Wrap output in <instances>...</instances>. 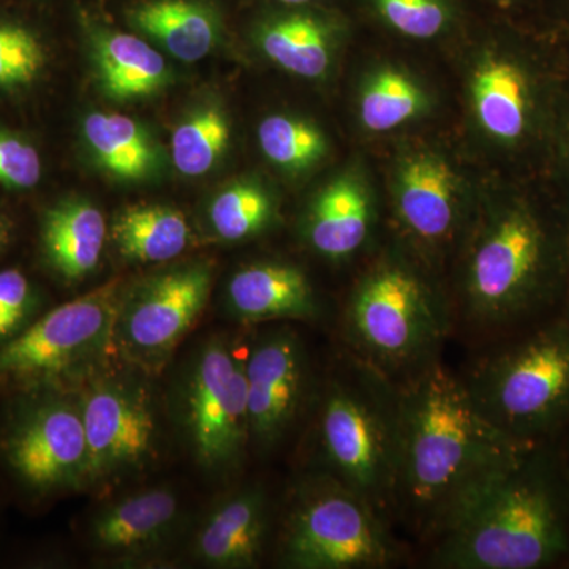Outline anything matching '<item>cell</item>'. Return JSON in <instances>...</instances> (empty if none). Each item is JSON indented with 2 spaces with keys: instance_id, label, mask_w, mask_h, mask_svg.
Wrapping results in <instances>:
<instances>
[{
  "instance_id": "24",
  "label": "cell",
  "mask_w": 569,
  "mask_h": 569,
  "mask_svg": "<svg viewBox=\"0 0 569 569\" xmlns=\"http://www.w3.org/2000/svg\"><path fill=\"white\" fill-rule=\"evenodd\" d=\"M190 236L183 213L168 206H132L123 209L112 224L119 253L137 263L174 260L189 246Z\"/></svg>"
},
{
  "instance_id": "7",
  "label": "cell",
  "mask_w": 569,
  "mask_h": 569,
  "mask_svg": "<svg viewBox=\"0 0 569 569\" xmlns=\"http://www.w3.org/2000/svg\"><path fill=\"white\" fill-rule=\"evenodd\" d=\"M302 488L284 520V567L372 569L400 560L385 515L365 497L323 473Z\"/></svg>"
},
{
  "instance_id": "14",
  "label": "cell",
  "mask_w": 569,
  "mask_h": 569,
  "mask_svg": "<svg viewBox=\"0 0 569 569\" xmlns=\"http://www.w3.org/2000/svg\"><path fill=\"white\" fill-rule=\"evenodd\" d=\"M269 531L268 497L260 488L224 498L194 538V556L213 568H252L263 556Z\"/></svg>"
},
{
  "instance_id": "9",
  "label": "cell",
  "mask_w": 569,
  "mask_h": 569,
  "mask_svg": "<svg viewBox=\"0 0 569 569\" xmlns=\"http://www.w3.org/2000/svg\"><path fill=\"white\" fill-rule=\"evenodd\" d=\"M183 425L194 458L208 470L241 462L250 438L246 359L211 340L194 359L183 391Z\"/></svg>"
},
{
  "instance_id": "37",
  "label": "cell",
  "mask_w": 569,
  "mask_h": 569,
  "mask_svg": "<svg viewBox=\"0 0 569 569\" xmlns=\"http://www.w3.org/2000/svg\"><path fill=\"white\" fill-rule=\"evenodd\" d=\"M277 7H312L320 3V0H268Z\"/></svg>"
},
{
  "instance_id": "35",
  "label": "cell",
  "mask_w": 569,
  "mask_h": 569,
  "mask_svg": "<svg viewBox=\"0 0 569 569\" xmlns=\"http://www.w3.org/2000/svg\"><path fill=\"white\" fill-rule=\"evenodd\" d=\"M493 6L503 11L538 9L542 11V0H492Z\"/></svg>"
},
{
  "instance_id": "38",
  "label": "cell",
  "mask_w": 569,
  "mask_h": 569,
  "mask_svg": "<svg viewBox=\"0 0 569 569\" xmlns=\"http://www.w3.org/2000/svg\"><path fill=\"white\" fill-rule=\"evenodd\" d=\"M561 298H565V305H567V317L569 320V252H568V263H567V274H565V283H563V293H561Z\"/></svg>"
},
{
  "instance_id": "18",
  "label": "cell",
  "mask_w": 569,
  "mask_h": 569,
  "mask_svg": "<svg viewBox=\"0 0 569 569\" xmlns=\"http://www.w3.org/2000/svg\"><path fill=\"white\" fill-rule=\"evenodd\" d=\"M92 37L93 56L103 91L114 99H137L159 91L168 81L163 56L137 33L114 31L92 11L78 10Z\"/></svg>"
},
{
  "instance_id": "21",
  "label": "cell",
  "mask_w": 569,
  "mask_h": 569,
  "mask_svg": "<svg viewBox=\"0 0 569 569\" xmlns=\"http://www.w3.org/2000/svg\"><path fill=\"white\" fill-rule=\"evenodd\" d=\"M313 7H277L258 24V43L277 66L302 78H320L329 66L331 28Z\"/></svg>"
},
{
  "instance_id": "8",
  "label": "cell",
  "mask_w": 569,
  "mask_h": 569,
  "mask_svg": "<svg viewBox=\"0 0 569 569\" xmlns=\"http://www.w3.org/2000/svg\"><path fill=\"white\" fill-rule=\"evenodd\" d=\"M121 287L110 282L56 307L0 347V387L89 381L114 347Z\"/></svg>"
},
{
  "instance_id": "26",
  "label": "cell",
  "mask_w": 569,
  "mask_h": 569,
  "mask_svg": "<svg viewBox=\"0 0 569 569\" xmlns=\"http://www.w3.org/2000/svg\"><path fill=\"white\" fill-rule=\"evenodd\" d=\"M230 141V126L219 108L194 112L171 134V159L179 173L201 176L216 167Z\"/></svg>"
},
{
  "instance_id": "28",
  "label": "cell",
  "mask_w": 569,
  "mask_h": 569,
  "mask_svg": "<svg viewBox=\"0 0 569 569\" xmlns=\"http://www.w3.org/2000/svg\"><path fill=\"white\" fill-rule=\"evenodd\" d=\"M209 219L223 241L238 242L260 233L271 219V201L252 183H234L217 194Z\"/></svg>"
},
{
  "instance_id": "31",
  "label": "cell",
  "mask_w": 569,
  "mask_h": 569,
  "mask_svg": "<svg viewBox=\"0 0 569 569\" xmlns=\"http://www.w3.org/2000/svg\"><path fill=\"white\" fill-rule=\"evenodd\" d=\"M373 14L410 39L429 40L447 31L455 17L451 0H365Z\"/></svg>"
},
{
  "instance_id": "10",
  "label": "cell",
  "mask_w": 569,
  "mask_h": 569,
  "mask_svg": "<svg viewBox=\"0 0 569 569\" xmlns=\"http://www.w3.org/2000/svg\"><path fill=\"white\" fill-rule=\"evenodd\" d=\"M208 264L181 266L121 295L114 325V347L141 369L159 370L192 331L211 293Z\"/></svg>"
},
{
  "instance_id": "11",
  "label": "cell",
  "mask_w": 569,
  "mask_h": 569,
  "mask_svg": "<svg viewBox=\"0 0 569 569\" xmlns=\"http://www.w3.org/2000/svg\"><path fill=\"white\" fill-rule=\"evenodd\" d=\"M2 449L11 471L36 492L77 489L91 482L80 403L41 397L14 417Z\"/></svg>"
},
{
  "instance_id": "3",
  "label": "cell",
  "mask_w": 569,
  "mask_h": 569,
  "mask_svg": "<svg viewBox=\"0 0 569 569\" xmlns=\"http://www.w3.org/2000/svg\"><path fill=\"white\" fill-rule=\"evenodd\" d=\"M316 422L321 473L395 512L400 383L350 353L326 381Z\"/></svg>"
},
{
  "instance_id": "36",
  "label": "cell",
  "mask_w": 569,
  "mask_h": 569,
  "mask_svg": "<svg viewBox=\"0 0 569 569\" xmlns=\"http://www.w3.org/2000/svg\"><path fill=\"white\" fill-rule=\"evenodd\" d=\"M557 130H561V157H563L565 167L569 173V102L567 116Z\"/></svg>"
},
{
  "instance_id": "25",
  "label": "cell",
  "mask_w": 569,
  "mask_h": 569,
  "mask_svg": "<svg viewBox=\"0 0 569 569\" xmlns=\"http://www.w3.org/2000/svg\"><path fill=\"white\" fill-rule=\"evenodd\" d=\"M82 133L103 170L126 181L148 178L157 163L151 138L140 123L119 112H92Z\"/></svg>"
},
{
  "instance_id": "1",
  "label": "cell",
  "mask_w": 569,
  "mask_h": 569,
  "mask_svg": "<svg viewBox=\"0 0 569 569\" xmlns=\"http://www.w3.org/2000/svg\"><path fill=\"white\" fill-rule=\"evenodd\" d=\"M535 448L482 417L466 381L437 359L400 383L395 512L430 539L463 497Z\"/></svg>"
},
{
  "instance_id": "29",
  "label": "cell",
  "mask_w": 569,
  "mask_h": 569,
  "mask_svg": "<svg viewBox=\"0 0 569 569\" xmlns=\"http://www.w3.org/2000/svg\"><path fill=\"white\" fill-rule=\"evenodd\" d=\"M261 151L288 170H305L323 157L326 144L316 127L288 116H271L258 127Z\"/></svg>"
},
{
  "instance_id": "15",
  "label": "cell",
  "mask_w": 569,
  "mask_h": 569,
  "mask_svg": "<svg viewBox=\"0 0 569 569\" xmlns=\"http://www.w3.org/2000/svg\"><path fill=\"white\" fill-rule=\"evenodd\" d=\"M538 81L526 63L490 59L473 82L478 118L486 132L507 144H520L537 132Z\"/></svg>"
},
{
  "instance_id": "34",
  "label": "cell",
  "mask_w": 569,
  "mask_h": 569,
  "mask_svg": "<svg viewBox=\"0 0 569 569\" xmlns=\"http://www.w3.org/2000/svg\"><path fill=\"white\" fill-rule=\"evenodd\" d=\"M542 14L559 31L569 32V0H542Z\"/></svg>"
},
{
  "instance_id": "6",
  "label": "cell",
  "mask_w": 569,
  "mask_h": 569,
  "mask_svg": "<svg viewBox=\"0 0 569 569\" xmlns=\"http://www.w3.org/2000/svg\"><path fill=\"white\" fill-rule=\"evenodd\" d=\"M451 323L413 272L383 266L351 295L343 331L351 353L399 383L440 359Z\"/></svg>"
},
{
  "instance_id": "17",
  "label": "cell",
  "mask_w": 569,
  "mask_h": 569,
  "mask_svg": "<svg viewBox=\"0 0 569 569\" xmlns=\"http://www.w3.org/2000/svg\"><path fill=\"white\" fill-rule=\"evenodd\" d=\"M179 498L170 489H149L103 509L91 527L92 545L114 557H137L162 545L178 522Z\"/></svg>"
},
{
  "instance_id": "19",
  "label": "cell",
  "mask_w": 569,
  "mask_h": 569,
  "mask_svg": "<svg viewBox=\"0 0 569 569\" xmlns=\"http://www.w3.org/2000/svg\"><path fill=\"white\" fill-rule=\"evenodd\" d=\"M228 305L239 320H309L318 313L305 272L288 264H253L236 272L228 284Z\"/></svg>"
},
{
  "instance_id": "30",
  "label": "cell",
  "mask_w": 569,
  "mask_h": 569,
  "mask_svg": "<svg viewBox=\"0 0 569 569\" xmlns=\"http://www.w3.org/2000/svg\"><path fill=\"white\" fill-rule=\"evenodd\" d=\"M44 67V44L29 22L0 11V88L31 84Z\"/></svg>"
},
{
  "instance_id": "22",
  "label": "cell",
  "mask_w": 569,
  "mask_h": 569,
  "mask_svg": "<svg viewBox=\"0 0 569 569\" xmlns=\"http://www.w3.org/2000/svg\"><path fill=\"white\" fill-rule=\"evenodd\" d=\"M107 222L102 211L82 200L48 209L41 228L44 254L56 272L69 280L91 274L102 258Z\"/></svg>"
},
{
  "instance_id": "39",
  "label": "cell",
  "mask_w": 569,
  "mask_h": 569,
  "mask_svg": "<svg viewBox=\"0 0 569 569\" xmlns=\"http://www.w3.org/2000/svg\"><path fill=\"white\" fill-rule=\"evenodd\" d=\"M9 238H10L9 227H7V223L3 222V220H0V250H2L3 247L7 246V242H9Z\"/></svg>"
},
{
  "instance_id": "4",
  "label": "cell",
  "mask_w": 569,
  "mask_h": 569,
  "mask_svg": "<svg viewBox=\"0 0 569 569\" xmlns=\"http://www.w3.org/2000/svg\"><path fill=\"white\" fill-rule=\"evenodd\" d=\"M569 227L526 201L490 224L468 261L466 299L471 323L503 328L563 293Z\"/></svg>"
},
{
  "instance_id": "16",
  "label": "cell",
  "mask_w": 569,
  "mask_h": 569,
  "mask_svg": "<svg viewBox=\"0 0 569 569\" xmlns=\"http://www.w3.org/2000/svg\"><path fill=\"white\" fill-rule=\"evenodd\" d=\"M122 13L130 29L182 62L206 58L222 32V10L216 0H132Z\"/></svg>"
},
{
  "instance_id": "2",
  "label": "cell",
  "mask_w": 569,
  "mask_h": 569,
  "mask_svg": "<svg viewBox=\"0 0 569 569\" xmlns=\"http://www.w3.org/2000/svg\"><path fill=\"white\" fill-rule=\"evenodd\" d=\"M545 447L479 485L432 535L433 567L539 569L569 553V490Z\"/></svg>"
},
{
  "instance_id": "33",
  "label": "cell",
  "mask_w": 569,
  "mask_h": 569,
  "mask_svg": "<svg viewBox=\"0 0 569 569\" xmlns=\"http://www.w3.org/2000/svg\"><path fill=\"white\" fill-rule=\"evenodd\" d=\"M40 178L39 151L17 134L0 132V186L32 189Z\"/></svg>"
},
{
  "instance_id": "23",
  "label": "cell",
  "mask_w": 569,
  "mask_h": 569,
  "mask_svg": "<svg viewBox=\"0 0 569 569\" xmlns=\"http://www.w3.org/2000/svg\"><path fill=\"white\" fill-rule=\"evenodd\" d=\"M370 230V208L358 183L340 179L326 187L307 219V238L318 253L346 258L365 244Z\"/></svg>"
},
{
  "instance_id": "20",
  "label": "cell",
  "mask_w": 569,
  "mask_h": 569,
  "mask_svg": "<svg viewBox=\"0 0 569 569\" xmlns=\"http://www.w3.org/2000/svg\"><path fill=\"white\" fill-rule=\"evenodd\" d=\"M397 208L408 231L427 244H440L458 220L455 182L449 168L433 157H418L403 167Z\"/></svg>"
},
{
  "instance_id": "40",
  "label": "cell",
  "mask_w": 569,
  "mask_h": 569,
  "mask_svg": "<svg viewBox=\"0 0 569 569\" xmlns=\"http://www.w3.org/2000/svg\"><path fill=\"white\" fill-rule=\"evenodd\" d=\"M560 462V460H559ZM561 475H563L565 482H567V488L569 490V456L567 459L561 460L560 462Z\"/></svg>"
},
{
  "instance_id": "13",
  "label": "cell",
  "mask_w": 569,
  "mask_h": 569,
  "mask_svg": "<svg viewBox=\"0 0 569 569\" xmlns=\"http://www.w3.org/2000/svg\"><path fill=\"white\" fill-rule=\"evenodd\" d=\"M250 438L271 448L301 413L309 387L305 346L290 329L268 335L246 359Z\"/></svg>"
},
{
  "instance_id": "12",
  "label": "cell",
  "mask_w": 569,
  "mask_h": 569,
  "mask_svg": "<svg viewBox=\"0 0 569 569\" xmlns=\"http://www.w3.org/2000/svg\"><path fill=\"white\" fill-rule=\"evenodd\" d=\"M91 459V482L126 477L156 455L157 421L151 396L138 381L97 373L80 400Z\"/></svg>"
},
{
  "instance_id": "41",
  "label": "cell",
  "mask_w": 569,
  "mask_h": 569,
  "mask_svg": "<svg viewBox=\"0 0 569 569\" xmlns=\"http://www.w3.org/2000/svg\"><path fill=\"white\" fill-rule=\"evenodd\" d=\"M568 36H569V32H568Z\"/></svg>"
},
{
  "instance_id": "32",
  "label": "cell",
  "mask_w": 569,
  "mask_h": 569,
  "mask_svg": "<svg viewBox=\"0 0 569 569\" xmlns=\"http://www.w3.org/2000/svg\"><path fill=\"white\" fill-rule=\"evenodd\" d=\"M36 309V295L28 277L18 269L0 271V340L20 335Z\"/></svg>"
},
{
  "instance_id": "5",
  "label": "cell",
  "mask_w": 569,
  "mask_h": 569,
  "mask_svg": "<svg viewBox=\"0 0 569 569\" xmlns=\"http://www.w3.org/2000/svg\"><path fill=\"white\" fill-rule=\"evenodd\" d=\"M466 381L479 413L542 447L569 425V320L549 321L481 362Z\"/></svg>"
},
{
  "instance_id": "27",
  "label": "cell",
  "mask_w": 569,
  "mask_h": 569,
  "mask_svg": "<svg viewBox=\"0 0 569 569\" xmlns=\"http://www.w3.org/2000/svg\"><path fill=\"white\" fill-rule=\"evenodd\" d=\"M422 103V93L413 82L396 71H383L362 93L361 119L372 132H388L413 118Z\"/></svg>"
}]
</instances>
